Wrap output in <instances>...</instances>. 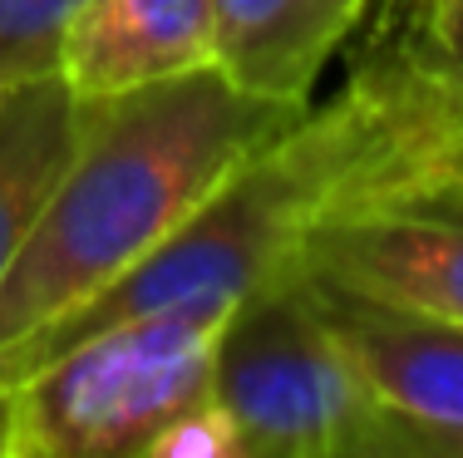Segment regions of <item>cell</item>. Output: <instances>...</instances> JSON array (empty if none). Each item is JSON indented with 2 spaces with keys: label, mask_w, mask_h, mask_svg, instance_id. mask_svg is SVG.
I'll return each mask as SVG.
<instances>
[{
  "label": "cell",
  "mask_w": 463,
  "mask_h": 458,
  "mask_svg": "<svg viewBox=\"0 0 463 458\" xmlns=\"http://www.w3.org/2000/svg\"><path fill=\"white\" fill-rule=\"evenodd\" d=\"M90 0H0V89L60 74L64 40Z\"/></svg>",
  "instance_id": "11"
},
{
  "label": "cell",
  "mask_w": 463,
  "mask_h": 458,
  "mask_svg": "<svg viewBox=\"0 0 463 458\" xmlns=\"http://www.w3.org/2000/svg\"><path fill=\"white\" fill-rule=\"evenodd\" d=\"M414 50L463 60V0H414Z\"/></svg>",
  "instance_id": "13"
},
{
  "label": "cell",
  "mask_w": 463,
  "mask_h": 458,
  "mask_svg": "<svg viewBox=\"0 0 463 458\" xmlns=\"http://www.w3.org/2000/svg\"><path fill=\"white\" fill-rule=\"evenodd\" d=\"M291 271L335 296L463 331V207L434 198L350 207L316 227Z\"/></svg>",
  "instance_id": "5"
},
{
  "label": "cell",
  "mask_w": 463,
  "mask_h": 458,
  "mask_svg": "<svg viewBox=\"0 0 463 458\" xmlns=\"http://www.w3.org/2000/svg\"><path fill=\"white\" fill-rule=\"evenodd\" d=\"M148 458H237V429L217 409V399H207V405L187 409L183 419H173L153 439Z\"/></svg>",
  "instance_id": "12"
},
{
  "label": "cell",
  "mask_w": 463,
  "mask_h": 458,
  "mask_svg": "<svg viewBox=\"0 0 463 458\" xmlns=\"http://www.w3.org/2000/svg\"><path fill=\"white\" fill-rule=\"evenodd\" d=\"M213 399L237 429V458H394L400 439L301 271L232 305L217 335Z\"/></svg>",
  "instance_id": "4"
},
{
  "label": "cell",
  "mask_w": 463,
  "mask_h": 458,
  "mask_svg": "<svg viewBox=\"0 0 463 458\" xmlns=\"http://www.w3.org/2000/svg\"><path fill=\"white\" fill-rule=\"evenodd\" d=\"M316 286V281H311ZM330 325L350 355L360 360L380 405L394 414L400 439L394 458H424V449L444 434H463V331L419 315L380 311V305L335 296L316 286Z\"/></svg>",
  "instance_id": "6"
},
{
  "label": "cell",
  "mask_w": 463,
  "mask_h": 458,
  "mask_svg": "<svg viewBox=\"0 0 463 458\" xmlns=\"http://www.w3.org/2000/svg\"><path fill=\"white\" fill-rule=\"evenodd\" d=\"M410 54L429 94V134L419 148L414 178L394 198H434L463 207V60H444V54L414 45Z\"/></svg>",
  "instance_id": "10"
},
{
  "label": "cell",
  "mask_w": 463,
  "mask_h": 458,
  "mask_svg": "<svg viewBox=\"0 0 463 458\" xmlns=\"http://www.w3.org/2000/svg\"><path fill=\"white\" fill-rule=\"evenodd\" d=\"M370 0H213L217 70L247 94L311 108L316 79Z\"/></svg>",
  "instance_id": "8"
},
{
  "label": "cell",
  "mask_w": 463,
  "mask_h": 458,
  "mask_svg": "<svg viewBox=\"0 0 463 458\" xmlns=\"http://www.w3.org/2000/svg\"><path fill=\"white\" fill-rule=\"evenodd\" d=\"M301 114L217 64L80 99L74 148L0 276V360L124 281Z\"/></svg>",
  "instance_id": "1"
},
{
  "label": "cell",
  "mask_w": 463,
  "mask_h": 458,
  "mask_svg": "<svg viewBox=\"0 0 463 458\" xmlns=\"http://www.w3.org/2000/svg\"><path fill=\"white\" fill-rule=\"evenodd\" d=\"M424 134L429 94L414 54L400 50L384 64H365L330 104L306 108L247 168L232 173L124 281L0 360V379L114 321L173 305H237L286 276L326 217L394 198L414 178Z\"/></svg>",
  "instance_id": "2"
},
{
  "label": "cell",
  "mask_w": 463,
  "mask_h": 458,
  "mask_svg": "<svg viewBox=\"0 0 463 458\" xmlns=\"http://www.w3.org/2000/svg\"><path fill=\"white\" fill-rule=\"evenodd\" d=\"M80 128V99L64 74L0 89V276L10 271L45 192L54 188Z\"/></svg>",
  "instance_id": "9"
},
{
  "label": "cell",
  "mask_w": 463,
  "mask_h": 458,
  "mask_svg": "<svg viewBox=\"0 0 463 458\" xmlns=\"http://www.w3.org/2000/svg\"><path fill=\"white\" fill-rule=\"evenodd\" d=\"M232 305H173L90 331L0 379V458H148L213 399Z\"/></svg>",
  "instance_id": "3"
},
{
  "label": "cell",
  "mask_w": 463,
  "mask_h": 458,
  "mask_svg": "<svg viewBox=\"0 0 463 458\" xmlns=\"http://www.w3.org/2000/svg\"><path fill=\"white\" fill-rule=\"evenodd\" d=\"M217 64L213 0H90L64 40L74 99H109Z\"/></svg>",
  "instance_id": "7"
}]
</instances>
